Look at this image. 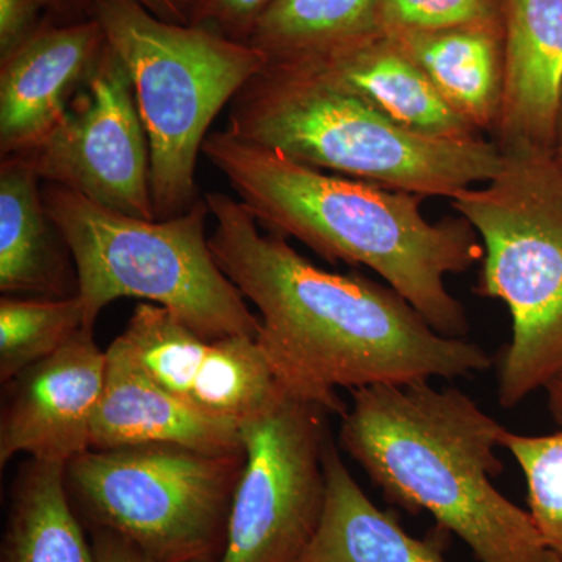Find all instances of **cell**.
Returning <instances> with one entry per match:
<instances>
[{
    "mask_svg": "<svg viewBox=\"0 0 562 562\" xmlns=\"http://www.w3.org/2000/svg\"><path fill=\"white\" fill-rule=\"evenodd\" d=\"M106 350L83 328L50 357L5 386L0 417V465L16 454L68 464L91 450L105 386Z\"/></svg>",
    "mask_w": 562,
    "mask_h": 562,
    "instance_id": "8fae6325",
    "label": "cell"
},
{
    "mask_svg": "<svg viewBox=\"0 0 562 562\" xmlns=\"http://www.w3.org/2000/svg\"><path fill=\"white\" fill-rule=\"evenodd\" d=\"M376 9L379 0H273L249 44L268 65L312 60L382 35Z\"/></svg>",
    "mask_w": 562,
    "mask_h": 562,
    "instance_id": "ffe728a7",
    "label": "cell"
},
{
    "mask_svg": "<svg viewBox=\"0 0 562 562\" xmlns=\"http://www.w3.org/2000/svg\"><path fill=\"white\" fill-rule=\"evenodd\" d=\"M325 473L319 528L294 562H447L438 539L413 538L392 514L369 501L333 439L325 450Z\"/></svg>",
    "mask_w": 562,
    "mask_h": 562,
    "instance_id": "ac0fdd59",
    "label": "cell"
},
{
    "mask_svg": "<svg viewBox=\"0 0 562 562\" xmlns=\"http://www.w3.org/2000/svg\"><path fill=\"white\" fill-rule=\"evenodd\" d=\"M330 416L284 390L239 424L244 469L220 562H294L308 547L327 498Z\"/></svg>",
    "mask_w": 562,
    "mask_h": 562,
    "instance_id": "9c48e42d",
    "label": "cell"
},
{
    "mask_svg": "<svg viewBox=\"0 0 562 562\" xmlns=\"http://www.w3.org/2000/svg\"><path fill=\"white\" fill-rule=\"evenodd\" d=\"M273 0H192L191 25L206 27L236 43L249 44Z\"/></svg>",
    "mask_w": 562,
    "mask_h": 562,
    "instance_id": "cb8c5ba5",
    "label": "cell"
},
{
    "mask_svg": "<svg viewBox=\"0 0 562 562\" xmlns=\"http://www.w3.org/2000/svg\"><path fill=\"white\" fill-rule=\"evenodd\" d=\"M202 155L273 235L294 236L331 262L368 266L436 331L465 339L464 308L443 281L483 260L464 217L432 224L422 216V195L321 172L228 131L210 133Z\"/></svg>",
    "mask_w": 562,
    "mask_h": 562,
    "instance_id": "7a4b0ae2",
    "label": "cell"
},
{
    "mask_svg": "<svg viewBox=\"0 0 562 562\" xmlns=\"http://www.w3.org/2000/svg\"><path fill=\"white\" fill-rule=\"evenodd\" d=\"M547 394V405H549L550 413L553 419L562 427V369L560 372L554 373L552 379L543 386Z\"/></svg>",
    "mask_w": 562,
    "mask_h": 562,
    "instance_id": "83f0119b",
    "label": "cell"
},
{
    "mask_svg": "<svg viewBox=\"0 0 562 562\" xmlns=\"http://www.w3.org/2000/svg\"><path fill=\"white\" fill-rule=\"evenodd\" d=\"M85 327L80 299L0 301V380L7 384L25 369L72 341Z\"/></svg>",
    "mask_w": 562,
    "mask_h": 562,
    "instance_id": "44dd1931",
    "label": "cell"
},
{
    "mask_svg": "<svg viewBox=\"0 0 562 562\" xmlns=\"http://www.w3.org/2000/svg\"><path fill=\"white\" fill-rule=\"evenodd\" d=\"M188 562H220V560H214V558H203V560H194Z\"/></svg>",
    "mask_w": 562,
    "mask_h": 562,
    "instance_id": "f546056e",
    "label": "cell"
},
{
    "mask_svg": "<svg viewBox=\"0 0 562 562\" xmlns=\"http://www.w3.org/2000/svg\"><path fill=\"white\" fill-rule=\"evenodd\" d=\"M503 10L505 0H379L376 25L391 38L468 25H503Z\"/></svg>",
    "mask_w": 562,
    "mask_h": 562,
    "instance_id": "603a6c76",
    "label": "cell"
},
{
    "mask_svg": "<svg viewBox=\"0 0 562 562\" xmlns=\"http://www.w3.org/2000/svg\"><path fill=\"white\" fill-rule=\"evenodd\" d=\"M150 13L162 21L191 24V0H138ZM95 0H46L52 21L69 24L91 20Z\"/></svg>",
    "mask_w": 562,
    "mask_h": 562,
    "instance_id": "d4e9b609",
    "label": "cell"
},
{
    "mask_svg": "<svg viewBox=\"0 0 562 562\" xmlns=\"http://www.w3.org/2000/svg\"><path fill=\"white\" fill-rule=\"evenodd\" d=\"M191 2H192V0H191Z\"/></svg>",
    "mask_w": 562,
    "mask_h": 562,
    "instance_id": "4dcf8cb0",
    "label": "cell"
},
{
    "mask_svg": "<svg viewBox=\"0 0 562 562\" xmlns=\"http://www.w3.org/2000/svg\"><path fill=\"white\" fill-rule=\"evenodd\" d=\"M106 38L101 22L43 21L0 58V151L31 154L65 116L94 68Z\"/></svg>",
    "mask_w": 562,
    "mask_h": 562,
    "instance_id": "7c38bea8",
    "label": "cell"
},
{
    "mask_svg": "<svg viewBox=\"0 0 562 562\" xmlns=\"http://www.w3.org/2000/svg\"><path fill=\"white\" fill-rule=\"evenodd\" d=\"M92 18L131 74L150 146L157 221L198 202L195 168L211 122L268 66L250 44L162 21L138 0H95Z\"/></svg>",
    "mask_w": 562,
    "mask_h": 562,
    "instance_id": "52a82bcc",
    "label": "cell"
},
{
    "mask_svg": "<svg viewBox=\"0 0 562 562\" xmlns=\"http://www.w3.org/2000/svg\"><path fill=\"white\" fill-rule=\"evenodd\" d=\"M553 157L562 166V98L558 110L557 132H554Z\"/></svg>",
    "mask_w": 562,
    "mask_h": 562,
    "instance_id": "f1b7e54d",
    "label": "cell"
},
{
    "mask_svg": "<svg viewBox=\"0 0 562 562\" xmlns=\"http://www.w3.org/2000/svg\"><path fill=\"white\" fill-rule=\"evenodd\" d=\"M391 40L469 124L479 132H497L505 94V25H468Z\"/></svg>",
    "mask_w": 562,
    "mask_h": 562,
    "instance_id": "e0dca14e",
    "label": "cell"
},
{
    "mask_svg": "<svg viewBox=\"0 0 562 562\" xmlns=\"http://www.w3.org/2000/svg\"><path fill=\"white\" fill-rule=\"evenodd\" d=\"M209 241L222 272L260 312L258 342L284 390L342 416L336 387L457 379L491 358L468 339L447 338L392 288L316 268L283 236L262 235L241 202L205 198Z\"/></svg>",
    "mask_w": 562,
    "mask_h": 562,
    "instance_id": "6da1fadb",
    "label": "cell"
},
{
    "mask_svg": "<svg viewBox=\"0 0 562 562\" xmlns=\"http://www.w3.org/2000/svg\"><path fill=\"white\" fill-rule=\"evenodd\" d=\"M351 398L339 442L387 502L430 513L480 562H562L530 513L492 484L508 430L471 397L419 382L358 387Z\"/></svg>",
    "mask_w": 562,
    "mask_h": 562,
    "instance_id": "3957f363",
    "label": "cell"
},
{
    "mask_svg": "<svg viewBox=\"0 0 562 562\" xmlns=\"http://www.w3.org/2000/svg\"><path fill=\"white\" fill-rule=\"evenodd\" d=\"M173 443L211 454H243L239 425L184 405L140 368L122 336L106 349L105 386L91 450Z\"/></svg>",
    "mask_w": 562,
    "mask_h": 562,
    "instance_id": "4fadbf2b",
    "label": "cell"
},
{
    "mask_svg": "<svg viewBox=\"0 0 562 562\" xmlns=\"http://www.w3.org/2000/svg\"><path fill=\"white\" fill-rule=\"evenodd\" d=\"M243 454L143 443L88 450L66 484L95 528L116 532L151 562L221 558Z\"/></svg>",
    "mask_w": 562,
    "mask_h": 562,
    "instance_id": "ba28073f",
    "label": "cell"
},
{
    "mask_svg": "<svg viewBox=\"0 0 562 562\" xmlns=\"http://www.w3.org/2000/svg\"><path fill=\"white\" fill-rule=\"evenodd\" d=\"M502 447L522 469L532 522L546 546L562 561V427L546 436L508 430Z\"/></svg>",
    "mask_w": 562,
    "mask_h": 562,
    "instance_id": "7402d4cb",
    "label": "cell"
},
{
    "mask_svg": "<svg viewBox=\"0 0 562 562\" xmlns=\"http://www.w3.org/2000/svg\"><path fill=\"white\" fill-rule=\"evenodd\" d=\"M450 201L483 239L476 292L512 313L498 402L513 408L562 369V166L553 151L506 150L486 188Z\"/></svg>",
    "mask_w": 562,
    "mask_h": 562,
    "instance_id": "8992f818",
    "label": "cell"
},
{
    "mask_svg": "<svg viewBox=\"0 0 562 562\" xmlns=\"http://www.w3.org/2000/svg\"><path fill=\"white\" fill-rule=\"evenodd\" d=\"M306 70L351 92L376 110L422 136L435 139L482 138L443 101L430 79L390 36L350 44L295 65H273Z\"/></svg>",
    "mask_w": 562,
    "mask_h": 562,
    "instance_id": "9a60e30c",
    "label": "cell"
},
{
    "mask_svg": "<svg viewBox=\"0 0 562 562\" xmlns=\"http://www.w3.org/2000/svg\"><path fill=\"white\" fill-rule=\"evenodd\" d=\"M43 202L76 265L85 327L94 330L105 306L132 297L162 306L206 339L260 335V317L210 249L205 199L165 221L117 213L54 183L44 184Z\"/></svg>",
    "mask_w": 562,
    "mask_h": 562,
    "instance_id": "5b68a950",
    "label": "cell"
},
{
    "mask_svg": "<svg viewBox=\"0 0 562 562\" xmlns=\"http://www.w3.org/2000/svg\"><path fill=\"white\" fill-rule=\"evenodd\" d=\"M44 183L80 192L105 209L157 221L151 199L150 146L131 74L105 44L65 116L31 154Z\"/></svg>",
    "mask_w": 562,
    "mask_h": 562,
    "instance_id": "30bf717a",
    "label": "cell"
},
{
    "mask_svg": "<svg viewBox=\"0 0 562 562\" xmlns=\"http://www.w3.org/2000/svg\"><path fill=\"white\" fill-rule=\"evenodd\" d=\"M91 546L94 562H151L133 543L102 528H95Z\"/></svg>",
    "mask_w": 562,
    "mask_h": 562,
    "instance_id": "4316f807",
    "label": "cell"
},
{
    "mask_svg": "<svg viewBox=\"0 0 562 562\" xmlns=\"http://www.w3.org/2000/svg\"><path fill=\"white\" fill-rule=\"evenodd\" d=\"M228 132L291 160L392 191L452 199L501 172L483 138L435 139L306 70L268 65L231 102Z\"/></svg>",
    "mask_w": 562,
    "mask_h": 562,
    "instance_id": "277c9868",
    "label": "cell"
},
{
    "mask_svg": "<svg viewBox=\"0 0 562 562\" xmlns=\"http://www.w3.org/2000/svg\"><path fill=\"white\" fill-rule=\"evenodd\" d=\"M0 562H94L72 505L66 464L29 460L11 490Z\"/></svg>",
    "mask_w": 562,
    "mask_h": 562,
    "instance_id": "d6986e66",
    "label": "cell"
},
{
    "mask_svg": "<svg viewBox=\"0 0 562 562\" xmlns=\"http://www.w3.org/2000/svg\"><path fill=\"white\" fill-rule=\"evenodd\" d=\"M505 94L497 146L553 151L562 98V0H505Z\"/></svg>",
    "mask_w": 562,
    "mask_h": 562,
    "instance_id": "5bb4252c",
    "label": "cell"
},
{
    "mask_svg": "<svg viewBox=\"0 0 562 562\" xmlns=\"http://www.w3.org/2000/svg\"><path fill=\"white\" fill-rule=\"evenodd\" d=\"M46 0H0V58L7 57L43 24Z\"/></svg>",
    "mask_w": 562,
    "mask_h": 562,
    "instance_id": "484cf974",
    "label": "cell"
},
{
    "mask_svg": "<svg viewBox=\"0 0 562 562\" xmlns=\"http://www.w3.org/2000/svg\"><path fill=\"white\" fill-rule=\"evenodd\" d=\"M38 173L25 157L0 166V291L38 299L76 297V265L44 209Z\"/></svg>",
    "mask_w": 562,
    "mask_h": 562,
    "instance_id": "2e32d148",
    "label": "cell"
}]
</instances>
